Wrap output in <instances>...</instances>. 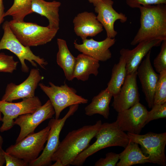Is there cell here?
Returning a JSON list of instances; mask_svg holds the SVG:
<instances>
[{"mask_svg": "<svg viewBox=\"0 0 166 166\" xmlns=\"http://www.w3.org/2000/svg\"><path fill=\"white\" fill-rule=\"evenodd\" d=\"M119 160V154L111 152L107 153L105 158H101L94 164L95 166H115Z\"/></svg>", "mask_w": 166, "mask_h": 166, "instance_id": "4dcf8cb0", "label": "cell"}, {"mask_svg": "<svg viewBox=\"0 0 166 166\" xmlns=\"http://www.w3.org/2000/svg\"><path fill=\"white\" fill-rule=\"evenodd\" d=\"M127 134L130 141L140 145L143 152L148 157L151 163L166 166V132L157 133L150 132L144 135Z\"/></svg>", "mask_w": 166, "mask_h": 166, "instance_id": "ba28073f", "label": "cell"}, {"mask_svg": "<svg viewBox=\"0 0 166 166\" xmlns=\"http://www.w3.org/2000/svg\"><path fill=\"white\" fill-rule=\"evenodd\" d=\"M113 0H102L95 6L94 10L97 13V19L101 24L106 32L107 37L115 38L117 34L114 28L115 22L119 20L125 22L127 17L124 14L118 13L113 7Z\"/></svg>", "mask_w": 166, "mask_h": 166, "instance_id": "2e32d148", "label": "cell"}, {"mask_svg": "<svg viewBox=\"0 0 166 166\" xmlns=\"http://www.w3.org/2000/svg\"><path fill=\"white\" fill-rule=\"evenodd\" d=\"M2 29L3 34L0 41V50L7 49L14 54L20 62L22 71L27 73L29 71L25 60L29 61L34 67L37 66V63L42 69L45 68L47 62L43 58L35 55L30 47L24 45L19 41L12 31L9 21L4 22Z\"/></svg>", "mask_w": 166, "mask_h": 166, "instance_id": "5b68a950", "label": "cell"}, {"mask_svg": "<svg viewBox=\"0 0 166 166\" xmlns=\"http://www.w3.org/2000/svg\"><path fill=\"white\" fill-rule=\"evenodd\" d=\"M148 111L139 102L130 108L118 113L117 121L124 132L140 134L145 126Z\"/></svg>", "mask_w": 166, "mask_h": 166, "instance_id": "7c38bea8", "label": "cell"}, {"mask_svg": "<svg viewBox=\"0 0 166 166\" xmlns=\"http://www.w3.org/2000/svg\"><path fill=\"white\" fill-rule=\"evenodd\" d=\"M151 51H150L146 55L137 70V75L149 108L153 106L154 92L159 77V74L155 72L151 64Z\"/></svg>", "mask_w": 166, "mask_h": 166, "instance_id": "9a60e30c", "label": "cell"}, {"mask_svg": "<svg viewBox=\"0 0 166 166\" xmlns=\"http://www.w3.org/2000/svg\"><path fill=\"white\" fill-rule=\"evenodd\" d=\"M162 41L152 40L141 42L132 49L122 48L120 54L126 62L127 75L137 71V69L148 53L153 47L160 46Z\"/></svg>", "mask_w": 166, "mask_h": 166, "instance_id": "ac0fdd59", "label": "cell"}, {"mask_svg": "<svg viewBox=\"0 0 166 166\" xmlns=\"http://www.w3.org/2000/svg\"><path fill=\"white\" fill-rule=\"evenodd\" d=\"M99 67L98 61L86 54H80L76 57L73 77L82 81H86L91 74L97 76Z\"/></svg>", "mask_w": 166, "mask_h": 166, "instance_id": "44dd1931", "label": "cell"}, {"mask_svg": "<svg viewBox=\"0 0 166 166\" xmlns=\"http://www.w3.org/2000/svg\"><path fill=\"white\" fill-rule=\"evenodd\" d=\"M102 124L101 121L99 120L94 124L85 125L69 132L60 142L52 156V161L59 160L63 166L71 165L77 156L89 146Z\"/></svg>", "mask_w": 166, "mask_h": 166, "instance_id": "6da1fadb", "label": "cell"}, {"mask_svg": "<svg viewBox=\"0 0 166 166\" xmlns=\"http://www.w3.org/2000/svg\"><path fill=\"white\" fill-rule=\"evenodd\" d=\"M126 75V62L124 57L121 56L118 62L115 64L112 68L111 77L107 84V88L113 97L119 91Z\"/></svg>", "mask_w": 166, "mask_h": 166, "instance_id": "d4e9b609", "label": "cell"}, {"mask_svg": "<svg viewBox=\"0 0 166 166\" xmlns=\"http://www.w3.org/2000/svg\"><path fill=\"white\" fill-rule=\"evenodd\" d=\"M162 42L160 51L153 61L156 71L159 73L166 70V40Z\"/></svg>", "mask_w": 166, "mask_h": 166, "instance_id": "f1b7e54d", "label": "cell"}, {"mask_svg": "<svg viewBox=\"0 0 166 166\" xmlns=\"http://www.w3.org/2000/svg\"><path fill=\"white\" fill-rule=\"evenodd\" d=\"M5 13L3 0H0V25L4 20Z\"/></svg>", "mask_w": 166, "mask_h": 166, "instance_id": "836d02e7", "label": "cell"}, {"mask_svg": "<svg viewBox=\"0 0 166 166\" xmlns=\"http://www.w3.org/2000/svg\"><path fill=\"white\" fill-rule=\"evenodd\" d=\"M127 5L129 7L138 8L141 6L166 4V0H125Z\"/></svg>", "mask_w": 166, "mask_h": 166, "instance_id": "1f68e13d", "label": "cell"}, {"mask_svg": "<svg viewBox=\"0 0 166 166\" xmlns=\"http://www.w3.org/2000/svg\"><path fill=\"white\" fill-rule=\"evenodd\" d=\"M112 95L106 88L94 97L91 102L85 108V114L92 116L99 114L105 119L109 118V105Z\"/></svg>", "mask_w": 166, "mask_h": 166, "instance_id": "cb8c5ba5", "label": "cell"}, {"mask_svg": "<svg viewBox=\"0 0 166 166\" xmlns=\"http://www.w3.org/2000/svg\"><path fill=\"white\" fill-rule=\"evenodd\" d=\"M3 143V139L2 136H0V151L3 150L2 149V145Z\"/></svg>", "mask_w": 166, "mask_h": 166, "instance_id": "74e56055", "label": "cell"}, {"mask_svg": "<svg viewBox=\"0 0 166 166\" xmlns=\"http://www.w3.org/2000/svg\"><path fill=\"white\" fill-rule=\"evenodd\" d=\"M57 43L58 47L56 58L57 64L63 69L66 78L71 81L74 79L73 72L76 57L70 52L65 40L58 38Z\"/></svg>", "mask_w": 166, "mask_h": 166, "instance_id": "7402d4cb", "label": "cell"}, {"mask_svg": "<svg viewBox=\"0 0 166 166\" xmlns=\"http://www.w3.org/2000/svg\"><path fill=\"white\" fill-rule=\"evenodd\" d=\"M137 77V71L127 75L119 91L113 97L112 106L117 113L127 109L139 102Z\"/></svg>", "mask_w": 166, "mask_h": 166, "instance_id": "5bb4252c", "label": "cell"}, {"mask_svg": "<svg viewBox=\"0 0 166 166\" xmlns=\"http://www.w3.org/2000/svg\"><path fill=\"white\" fill-rule=\"evenodd\" d=\"M166 102V70L159 73L154 92L153 105Z\"/></svg>", "mask_w": 166, "mask_h": 166, "instance_id": "4316f807", "label": "cell"}, {"mask_svg": "<svg viewBox=\"0 0 166 166\" xmlns=\"http://www.w3.org/2000/svg\"><path fill=\"white\" fill-rule=\"evenodd\" d=\"M9 24L19 41L24 45L29 47L44 45L51 42L58 30L36 23L12 20L9 21Z\"/></svg>", "mask_w": 166, "mask_h": 166, "instance_id": "277c9868", "label": "cell"}, {"mask_svg": "<svg viewBox=\"0 0 166 166\" xmlns=\"http://www.w3.org/2000/svg\"><path fill=\"white\" fill-rule=\"evenodd\" d=\"M102 0H88L89 2L90 3L93 4L94 6Z\"/></svg>", "mask_w": 166, "mask_h": 166, "instance_id": "8d00e7d4", "label": "cell"}, {"mask_svg": "<svg viewBox=\"0 0 166 166\" xmlns=\"http://www.w3.org/2000/svg\"><path fill=\"white\" fill-rule=\"evenodd\" d=\"M49 86L42 83L38 85L49 98L55 112V119L59 118L61 112L71 105L87 103L88 100L77 94L74 88L69 86L65 83L60 86H57L51 82Z\"/></svg>", "mask_w": 166, "mask_h": 166, "instance_id": "52a82bcc", "label": "cell"}, {"mask_svg": "<svg viewBox=\"0 0 166 166\" xmlns=\"http://www.w3.org/2000/svg\"><path fill=\"white\" fill-rule=\"evenodd\" d=\"M95 137L96 141L79 154L71 165L81 166L88 157L103 149L116 146L125 148L130 142L127 134L120 129L117 121L102 124Z\"/></svg>", "mask_w": 166, "mask_h": 166, "instance_id": "3957f363", "label": "cell"}, {"mask_svg": "<svg viewBox=\"0 0 166 166\" xmlns=\"http://www.w3.org/2000/svg\"><path fill=\"white\" fill-rule=\"evenodd\" d=\"M18 63L13 56L0 53V72L12 73L16 69Z\"/></svg>", "mask_w": 166, "mask_h": 166, "instance_id": "83f0119b", "label": "cell"}, {"mask_svg": "<svg viewBox=\"0 0 166 166\" xmlns=\"http://www.w3.org/2000/svg\"><path fill=\"white\" fill-rule=\"evenodd\" d=\"M151 108L148 112L145 125L152 121L166 117V102L154 105Z\"/></svg>", "mask_w": 166, "mask_h": 166, "instance_id": "f546056e", "label": "cell"}, {"mask_svg": "<svg viewBox=\"0 0 166 166\" xmlns=\"http://www.w3.org/2000/svg\"><path fill=\"white\" fill-rule=\"evenodd\" d=\"M43 79L38 69H31L27 78L19 85L8 84L1 100L8 102L35 96V92L39 82Z\"/></svg>", "mask_w": 166, "mask_h": 166, "instance_id": "4fadbf2b", "label": "cell"}, {"mask_svg": "<svg viewBox=\"0 0 166 166\" xmlns=\"http://www.w3.org/2000/svg\"><path fill=\"white\" fill-rule=\"evenodd\" d=\"M124 150L119 154V161L117 166H131L136 164L151 163L148 157L143 152L136 143L130 142Z\"/></svg>", "mask_w": 166, "mask_h": 166, "instance_id": "603a6c76", "label": "cell"}, {"mask_svg": "<svg viewBox=\"0 0 166 166\" xmlns=\"http://www.w3.org/2000/svg\"><path fill=\"white\" fill-rule=\"evenodd\" d=\"M79 105L69 106V111L61 119H51L48 124L50 129L46 145L41 155L34 160L29 164L28 166H51L52 156L57 150L59 143V136L66 120L77 110Z\"/></svg>", "mask_w": 166, "mask_h": 166, "instance_id": "9c48e42d", "label": "cell"}, {"mask_svg": "<svg viewBox=\"0 0 166 166\" xmlns=\"http://www.w3.org/2000/svg\"><path fill=\"white\" fill-rule=\"evenodd\" d=\"M50 129L48 124L38 132L30 134L18 142L10 145L6 152L23 160L29 164L36 159L43 150Z\"/></svg>", "mask_w": 166, "mask_h": 166, "instance_id": "8992f818", "label": "cell"}, {"mask_svg": "<svg viewBox=\"0 0 166 166\" xmlns=\"http://www.w3.org/2000/svg\"><path fill=\"white\" fill-rule=\"evenodd\" d=\"M31 2L32 0H14L12 5L5 12L4 17L11 16L14 21H24L26 16L33 13Z\"/></svg>", "mask_w": 166, "mask_h": 166, "instance_id": "484cf974", "label": "cell"}, {"mask_svg": "<svg viewBox=\"0 0 166 166\" xmlns=\"http://www.w3.org/2000/svg\"><path fill=\"white\" fill-rule=\"evenodd\" d=\"M61 3L53 1L47 2L44 0H32L31 8L33 13L44 16L48 20L47 26L51 29H59V9Z\"/></svg>", "mask_w": 166, "mask_h": 166, "instance_id": "ffe728a7", "label": "cell"}, {"mask_svg": "<svg viewBox=\"0 0 166 166\" xmlns=\"http://www.w3.org/2000/svg\"><path fill=\"white\" fill-rule=\"evenodd\" d=\"M55 113L53 107L49 100L34 113L23 114L16 118L14 120V124L18 125L20 128L16 143L34 133L35 129L40 124L52 118Z\"/></svg>", "mask_w": 166, "mask_h": 166, "instance_id": "8fae6325", "label": "cell"}, {"mask_svg": "<svg viewBox=\"0 0 166 166\" xmlns=\"http://www.w3.org/2000/svg\"><path fill=\"white\" fill-rule=\"evenodd\" d=\"M82 41L81 44H78L75 41V48L82 53L89 56L99 61H105L111 58L112 53L109 49L116 41L115 38L108 37L100 41L93 38H86Z\"/></svg>", "mask_w": 166, "mask_h": 166, "instance_id": "e0dca14e", "label": "cell"}, {"mask_svg": "<svg viewBox=\"0 0 166 166\" xmlns=\"http://www.w3.org/2000/svg\"><path fill=\"white\" fill-rule=\"evenodd\" d=\"M55 162L53 164H51V166H63L61 162L59 160H57L55 161Z\"/></svg>", "mask_w": 166, "mask_h": 166, "instance_id": "d590c367", "label": "cell"}, {"mask_svg": "<svg viewBox=\"0 0 166 166\" xmlns=\"http://www.w3.org/2000/svg\"><path fill=\"white\" fill-rule=\"evenodd\" d=\"M140 26L131 42L134 45L146 40H166V4L141 6Z\"/></svg>", "mask_w": 166, "mask_h": 166, "instance_id": "7a4b0ae2", "label": "cell"}, {"mask_svg": "<svg viewBox=\"0 0 166 166\" xmlns=\"http://www.w3.org/2000/svg\"><path fill=\"white\" fill-rule=\"evenodd\" d=\"M6 166H27L28 164L23 160L3 151Z\"/></svg>", "mask_w": 166, "mask_h": 166, "instance_id": "d6a6232c", "label": "cell"}, {"mask_svg": "<svg viewBox=\"0 0 166 166\" xmlns=\"http://www.w3.org/2000/svg\"><path fill=\"white\" fill-rule=\"evenodd\" d=\"M42 105L39 98L35 96L23 99L17 103L0 100V112L3 115L0 131L3 132L10 129L14 125L16 118L23 114L34 113Z\"/></svg>", "mask_w": 166, "mask_h": 166, "instance_id": "30bf717a", "label": "cell"}, {"mask_svg": "<svg viewBox=\"0 0 166 166\" xmlns=\"http://www.w3.org/2000/svg\"><path fill=\"white\" fill-rule=\"evenodd\" d=\"M4 150L0 151V166H3L5 163V161L3 155Z\"/></svg>", "mask_w": 166, "mask_h": 166, "instance_id": "e575fe53", "label": "cell"}, {"mask_svg": "<svg viewBox=\"0 0 166 166\" xmlns=\"http://www.w3.org/2000/svg\"><path fill=\"white\" fill-rule=\"evenodd\" d=\"M74 30L82 40L93 37L101 32L103 27L93 13L84 11L78 14L73 19Z\"/></svg>", "mask_w": 166, "mask_h": 166, "instance_id": "d6986e66", "label": "cell"}, {"mask_svg": "<svg viewBox=\"0 0 166 166\" xmlns=\"http://www.w3.org/2000/svg\"><path fill=\"white\" fill-rule=\"evenodd\" d=\"M2 117L1 116V113L0 112V121H2Z\"/></svg>", "mask_w": 166, "mask_h": 166, "instance_id": "f35d334b", "label": "cell"}]
</instances>
